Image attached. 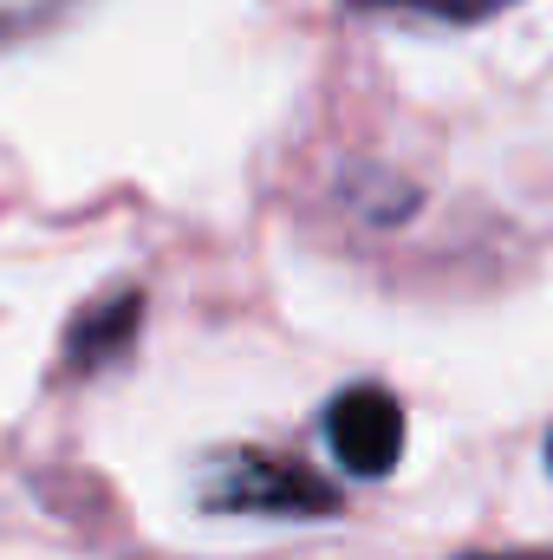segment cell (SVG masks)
I'll list each match as a JSON object with an SVG mask.
<instances>
[{"mask_svg": "<svg viewBox=\"0 0 553 560\" xmlns=\"http://www.w3.org/2000/svg\"><path fill=\"white\" fill-rule=\"evenodd\" d=\"M202 502L228 509V515H332L339 509V495L313 469H299L286 456H255V450L222 456L202 476Z\"/></svg>", "mask_w": 553, "mask_h": 560, "instance_id": "cell-1", "label": "cell"}, {"mask_svg": "<svg viewBox=\"0 0 553 560\" xmlns=\"http://www.w3.org/2000/svg\"><path fill=\"white\" fill-rule=\"evenodd\" d=\"M326 443H332V456L352 476H365V482L391 476L398 456H404V411H398V398L385 385H345L326 405Z\"/></svg>", "mask_w": 553, "mask_h": 560, "instance_id": "cell-2", "label": "cell"}, {"mask_svg": "<svg viewBox=\"0 0 553 560\" xmlns=\"http://www.w3.org/2000/svg\"><path fill=\"white\" fill-rule=\"evenodd\" d=\"M131 326H138V293L111 300V313H105V352H118V346L131 339ZM92 352H98V313L79 319V332H72V365H92Z\"/></svg>", "mask_w": 553, "mask_h": 560, "instance_id": "cell-3", "label": "cell"}, {"mask_svg": "<svg viewBox=\"0 0 553 560\" xmlns=\"http://www.w3.org/2000/svg\"><path fill=\"white\" fill-rule=\"evenodd\" d=\"M345 7H416L430 20H489V13H502L515 0H345Z\"/></svg>", "mask_w": 553, "mask_h": 560, "instance_id": "cell-4", "label": "cell"}, {"mask_svg": "<svg viewBox=\"0 0 553 560\" xmlns=\"http://www.w3.org/2000/svg\"><path fill=\"white\" fill-rule=\"evenodd\" d=\"M469 560H553V555H469Z\"/></svg>", "mask_w": 553, "mask_h": 560, "instance_id": "cell-5", "label": "cell"}, {"mask_svg": "<svg viewBox=\"0 0 553 560\" xmlns=\"http://www.w3.org/2000/svg\"><path fill=\"white\" fill-rule=\"evenodd\" d=\"M548 469H553V436H548Z\"/></svg>", "mask_w": 553, "mask_h": 560, "instance_id": "cell-6", "label": "cell"}]
</instances>
